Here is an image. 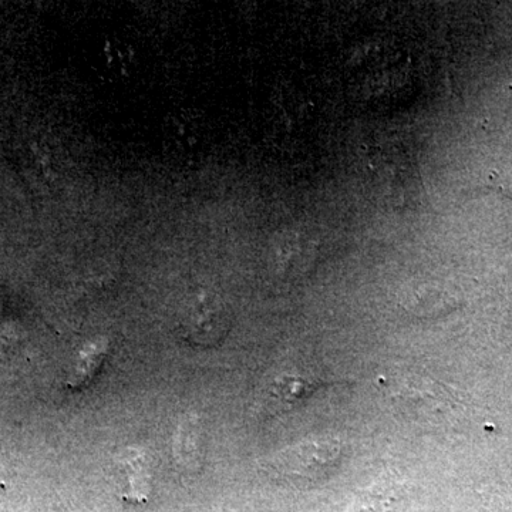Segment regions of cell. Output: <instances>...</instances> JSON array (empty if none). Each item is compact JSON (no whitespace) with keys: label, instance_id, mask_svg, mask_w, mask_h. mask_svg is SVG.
I'll return each mask as SVG.
<instances>
[{"label":"cell","instance_id":"obj_3","mask_svg":"<svg viewBox=\"0 0 512 512\" xmlns=\"http://www.w3.org/2000/svg\"><path fill=\"white\" fill-rule=\"evenodd\" d=\"M329 383L311 363L302 360L288 363L265 383L261 394L262 410L269 414L288 412L320 387L329 386Z\"/></svg>","mask_w":512,"mask_h":512},{"label":"cell","instance_id":"obj_4","mask_svg":"<svg viewBox=\"0 0 512 512\" xmlns=\"http://www.w3.org/2000/svg\"><path fill=\"white\" fill-rule=\"evenodd\" d=\"M185 338L200 346H215L228 335L231 312L217 293L201 292L188 303L180 319Z\"/></svg>","mask_w":512,"mask_h":512},{"label":"cell","instance_id":"obj_6","mask_svg":"<svg viewBox=\"0 0 512 512\" xmlns=\"http://www.w3.org/2000/svg\"><path fill=\"white\" fill-rule=\"evenodd\" d=\"M402 306L419 318H436L450 309L451 299L436 282H420L402 292Z\"/></svg>","mask_w":512,"mask_h":512},{"label":"cell","instance_id":"obj_2","mask_svg":"<svg viewBox=\"0 0 512 512\" xmlns=\"http://www.w3.org/2000/svg\"><path fill=\"white\" fill-rule=\"evenodd\" d=\"M343 457V444L333 437L305 440L262 461L266 473L281 480L318 481L328 477Z\"/></svg>","mask_w":512,"mask_h":512},{"label":"cell","instance_id":"obj_7","mask_svg":"<svg viewBox=\"0 0 512 512\" xmlns=\"http://www.w3.org/2000/svg\"><path fill=\"white\" fill-rule=\"evenodd\" d=\"M201 429L197 417H188L175 437L174 453L183 466H198L201 461Z\"/></svg>","mask_w":512,"mask_h":512},{"label":"cell","instance_id":"obj_5","mask_svg":"<svg viewBox=\"0 0 512 512\" xmlns=\"http://www.w3.org/2000/svg\"><path fill=\"white\" fill-rule=\"evenodd\" d=\"M409 503L406 484L393 471H384L372 484L357 491L342 512H404Z\"/></svg>","mask_w":512,"mask_h":512},{"label":"cell","instance_id":"obj_1","mask_svg":"<svg viewBox=\"0 0 512 512\" xmlns=\"http://www.w3.org/2000/svg\"><path fill=\"white\" fill-rule=\"evenodd\" d=\"M379 386L400 413L420 424L436 426L457 404L451 387L413 370H394L380 377Z\"/></svg>","mask_w":512,"mask_h":512}]
</instances>
